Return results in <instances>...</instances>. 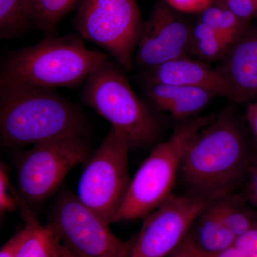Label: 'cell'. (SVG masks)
<instances>
[{
	"instance_id": "6da1fadb",
	"label": "cell",
	"mask_w": 257,
	"mask_h": 257,
	"mask_svg": "<svg viewBox=\"0 0 257 257\" xmlns=\"http://www.w3.org/2000/svg\"><path fill=\"white\" fill-rule=\"evenodd\" d=\"M254 162L241 124L226 109L193 138L179 175L188 193L217 199L247 180Z\"/></svg>"
},
{
	"instance_id": "7a4b0ae2",
	"label": "cell",
	"mask_w": 257,
	"mask_h": 257,
	"mask_svg": "<svg viewBox=\"0 0 257 257\" xmlns=\"http://www.w3.org/2000/svg\"><path fill=\"white\" fill-rule=\"evenodd\" d=\"M84 130V118L79 108L54 89L0 86L3 146L35 145L64 137H82Z\"/></svg>"
},
{
	"instance_id": "3957f363",
	"label": "cell",
	"mask_w": 257,
	"mask_h": 257,
	"mask_svg": "<svg viewBox=\"0 0 257 257\" xmlns=\"http://www.w3.org/2000/svg\"><path fill=\"white\" fill-rule=\"evenodd\" d=\"M107 60L105 54L88 50L78 37H49L10 55L2 68L0 86L72 89Z\"/></svg>"
},
{
	"instance_id": "277c9868",
	"label": "cell",
	"mask_w": 257,
	"mask_h": 257,
	"mask_svg": "<svg viewBox=\"0 0 257 257\" xmlns=\"http://www.w3.org/2000/svg\"><path fill=\"white\" fill-rule=\"evenodd\" d=\"M215 116L207 115L187 121L176 128L168 140L152 150L131 179L114 222L144 219L173 194L187 147Z\"/></svg>"
},
{
	"instance_id": "5b68a950",
	"label": "cell",
	"mask_w": 257,
	"mask_h": 257,
	"mask_svg": "<svg viewBox=\"0 0 257 257\" xmlns=\"http://www.w3.org/2000/svg\"><path fill=\"white\" fill-rule=\"evenodd\" d=\"M83 97L88 106L124 134L130 150L148 146L160 138V121L109 59L88 77Z\"/></svg>"
},
{
	"instance_id": "8992f818",
	"label": "cell",
	"mask_w": 257,
	"mask_h": 257,
	"mask_svg": "<svg viewBox=\"0 0 257 257\" xmlns=\"http://www.w3.org/2000/svg\"><path fill=\"white\" fill-rule=\"evenodd\" d=\"M130 150L124 134L111 126L100 147L86 161L79 179V200L109 224L114 223L131 182Z\"/></svg>"
},
{
	"instance_id": "52a82bcc",
	"label": "cell",
	"mask_w": 257,
	"mask_h": 257,
	"mask_svg": "<svg viewBox=\"0 0 257 257\" xmlns=\"http://www.w3.org/2000/svg\"><path fill=\"white\" fill-rule=\"evenodd\" d=\"M82 38L109 52L121 68H133L144 26L135 0H83L74 18Z\"/></svg>"
},
{
	"instance_id": "ba28073f",
	"label": "cell",
	"mask_w": 257,
	"mask_h": 257,
	"mask_svg": "<svg viewBox=\"0 0 257 257\" xmlns=\"http://www.w3.org/2000/svg\"><path fill=\"white\" fill-rule=\"evenodd\" d=\"M47 224L77 257H133L138 234L127 241L116 237L109 224L69 191L57 197Z\"/></svg>"
},
{
	"instance_id": "9c48e42d",
	"label": "cell",
	"mask_w": 257,
	"mask_h": 257,
	"mask_svg": "<svg viewBox=\"0 0 257 257\" xmlns=\"http://www.w3.org/2000/svg\"><path fill=\"white\" fill-rule=\"evenodd\" d=\"M91 148L82 137H64L36 144L17 165L18 192L29 204L45 200L75 166L86 162Z\"/></svg>"
},
{
	"instance_id": "30bf717a",
	"label": "cell",
	"mask_w": 257,
	"mask_h": 257,
	"mask_svg": "<svg viewBox=\"0 0 257 257\" xmlns=\"http://www.w3.org/2000/svg\"><path fill=\"white\" fill-rule=\"evenodd\" d=\"M216 199L190 193L172 194L144 219L133 257L170 256L186 239L198 216Z\"/></svg>"
},
{
	"instance_id": "8fae6325",
	"label": "cell",
	"mask_w": 257,
	"mask_h": 257,
	"mask_svg": "<svg viewBox=\"0 0 257 257\" xmlns=\"http://www.w3.org/2000/svg\"><path fill=\"white\" fill-rule=\"evenodd\" d=\"M167 3L155 5L144 23L134 62L149 69L189 52L192 28Z\"/></svg>"
},
{
	"instance_id": "7c38bea8",
	"label": "cell",
	"mask_w": 257,
	"mask_h": 257,
	"mask_svg": "<svg viewBox=\"0 0 257 257\" xmlns=\"http://www.w3.org/2000/svg\"><path fill=\"white\" fill-rule=\"evenodd\" d=\"M217 69L229 84L233 102L257 100V24L231 45Z\"/></svg>"
},
{
	"instance_id": "4fadbf2b",
	"label": "cell",
	"mask_w": 257,
	"mask_h": 257,
	"mask_svg": "<svg viewBox=\"0 0 257 257\" xmlns=\"http://www.w3.org/2000/svg\"><path fill=\"white\" fill-rule=\"evenodd\" d=\"M147 82L200 88L234 100L229 84L217 68L184 56L147 70Z\"/></svg>"
},
{
	"instance_id": "5bb4252c",
	"label": "cell",
	"mask_w": 257,
	"mask_h": 257,
	"mask_svg": "<svg viewBox=\"0 0 257 257\" xmlns=\"http://www.w3.org/2000/svg\"><path fill=\"white\" fill-rule=\"evenodd\" d=\"M145 92L154 105L175 119H188L202 110L216 94L200 88L147 82Z\"/></svg>"
},
{
	"instance_id": "9a60e30c",
	"label": "cell",
	"mask_w": 257,
	"mask_h": 257,
	"mask_svg": "<svg viewBox=\"0 0 257 257\" xmlns=\"http://www.w3.org/2000/svg\"><path fill=\"white\" fill-rule=\"evenodd\" d=\"M20 209L28 235L18 257H77L69 249L48 224L42 225L30 204L19 194Z\"/></svg>"
},
{
	"instance_id": "2e32d148",
	"label": "cell",
	"mask_w": 257,
	"mask_h": 257,
	"mask_svg": "<svg viewBox=\"0 0 257 257\" xmlns=\"http://www.w3.org/2000/svg\"><path fill=\"white\" fill-rule=\"evenodd\" d=\"M214 202L198 216L187 235L193 246L204 253L224 251L234 246L236 240L221 219Z\"/></svg>"
},
{
	"instance_id": "e0dca14e",
	"label": "cell",
	"mask_w": 257,
	"mask_h": 257,
	"mask_svg": "<svg viewBox=\"0 0 257 257\" xmlns=\"http://www.w3.org/2000/svg\"><path fill=\"white\" fill-rule=\"evenodd\" d=\"M221 219L236 239L257 223V210L245 195L228 193L214 202Z\"/></svg>"
},
{
	"instance_id": "ac0fdd59",
	"label": "cell",
	"mask_w": 257,
	"mask_h": 257,
	"mask_svg": "<svg viewBox=\"0 0 257 257\" xmlns=\"http://www.w3.org/2000/svg\"><path fill=\"white\" fill-rule=\"evenodd\" d=\"M233 44L214 29L199 22L192 28L189 52L207 63L222 60Z\"/></svg>"
},
{
	"instance_id": "d6986e66",
	"label": "cell",
	"mask_w": 257,
	"mask_h": 257,
	"mask_svg": "<svg viewBox=\"0 0 257 257\" xmlns=\"http://www.w3.org/2000/svg\"><path fill=\"white\" fill-rule=\"evenodd\" d=\"M77 0H28L32 23L44 33L50 34L73 8Z\"/></svg>"
},
{
	"instance_id": "ffe728a7",
	"label": "cell",
	"mask_w": 257,
	"mask_h": 257,
	"mask_svg": "<svg viewBox=\"0 0 257 257\" xmlns=\"http://www.w3.org/2000/svg\"><path fill=\"white\" fill-rule=\"evenodd\" d=\"M199 22L214 29L234 43L249 27V21L238 18L223 3L208 7L201 13Z\"/></svg>"
},
{
	"instance_id": "44dd1931",
	"label": "cell",
	"mask_w": 257,
	"mask_h": 257,
	"mask_svg": "<svg viewBox=\"0 0 257 257\" xmlns=\"http://www.w3.org/2000/svg\"><path fill=\"white\" fill-rule=\"evenodd\" d=\"M30 22L28 0H0V37L11 39L23 32Z\"/></svg>"
},
{
	"instance_id": "7402d4cb",
	"label": "cell",
	"mask_w": 257,
	"mask_h": 257,
	"mask_svg": "<svg viewBox=\"0 0 257 257\" xmlns=\"http://www.w3.org/2000/svg\"><path fill=\"white\" fill-rule=\"evenodd\" d=\"M19 208V193L10 182L9 167L2 162L0 164V214L2 217L10 211Z\"/></svg>"
},
{
	"instance_id": "603a6c76",
	"label": "cell",
	"mask_w": 257,
	"mask_h": 257,
	"mask_svg": "<svg viewBox=\"0 0 257 257\" xmlns=\"http://www.w3.org/2000/svg\"><path fill=\"white\" fill-rule=\"evenodd\" d=\"M223 4L238 18L246 21L257 16V0H223Z\"/></svg>"
},
{
	"instance_id": "cb8c5ba5",
	"label": "cell",
	"mask_w": 257,
	"mask_h": 257,
	"mask_svg": "<svg viewBox=\"0 0 257 257\" xmlns=\"http://www.w3.org/2000/svg\"><path fill=\"white\" fill-rule=\"evenodd\" d=\"M234 246L245 257H257V223L236 239Z\"/></svg>"
},
{
	"instance_id": "d4e9b609",
	"label": "cell",
	"mask_w": 257,
	"mask_h": 257,
	"mask_svg": "<svg viewBox=\"0 0 257 257\" xmlns=\"http://www.w3.org/2000/svg\"><path fill=\"white\" fill-rule=\"evenodd\" d=\"M213 0H166L171 8L179 13H201L212 4Z\"/></svg>"
},
{
	"instance_id": "484cf974",
	"label": "cell",
	"mask_w": 257,
	"mask_h": 257,
	"mask_svg": "<svg viewBox=\"0 0 257 257\" xmlns=\"http://www.w3.org/2000/svg\"><path fill=\"white\" fill-rule=\"evenodd\" d=\"M28 235V229H23L15 234L6 243L3 244L0 250V257H18L19 251L23 246Z\"/></svg>"
},
{
	"instance_id": "4316f807",
	"label": "cell",
	"mask_w": 257,
	"mask_h": 257,
	"mask_svg": "<svg viewBox=\"0 0 257 257\" xmlns=\"http://www.w3.org/2000/svg\"><path fill=\"white\" fill-rule=\"evenodd\" d=\"M247 182V188L244 195L248 202L257 210V160L253 164Z\"/></svg>"
},
{
	"instance_id": "83f0119b",
	"label": "cell",
	"mask_w": 257,
	"mask_h": 257,
	"mask_svg": "<svg viewBox=\"0 0 257 257\" xmlns=\"http://www.w3.org/2000/svg\"><path fill=\"white\" fill-rule=\"evenodd\" d=\"M246 120L257 147V100L248 104Z\"/></svg>"
},
{
	"instance_id": "f1b7e54d",
	"label": "cell",
	"mask_w": 257,
	"mask_h": 257,
	"mask_svg": "<svg viewBox=\"0 0 257 257\" xmlns=\"http://www.w3.org/2000/svg\"><path fill=\"white\" fill-rule=\"evenodd\" d=\"M189 242H190V241H189ZM191 244H192V243H191ZM192 246L193 249H194V253H195L196 257H245L242 253H241V251L235 246H231V247L227 248V249H225L224 251L214 253H204L200 252V251L196 249V248L193 246L192 244Z\"/></svg>"
},
{
	"instance_id": "f546056e",
	"label": "cell",
	"mask_w": 257,
	"mask_h": 257,
	"mask_svg": "<svg viewBox=\"0 0 257 257\" xmlns=\"http://www.w3.org/2000/svg\"><path fill=\"white\" fill-rule=\"evenodd\" d=\"M167 257H196L192 244L189 242L187 236L182 244Z\"/></svg>"
}]
</instances>
